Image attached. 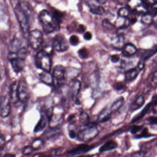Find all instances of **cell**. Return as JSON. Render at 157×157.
Returning <instances> with one entry per match:
<instances>
[{
  "mask_svg": "<svg viewBox=\"0 0 157 157\" xmlns=\"http://www.w3.org/2000/svg\"><path fill=\"white\" fill-rule=\"evenodd\" d=\"M153 17L149 13H144L141 17V21L142 23L146 25L151 24L153 21Z\"/></svg>",
  "mask_w": 157,
  "mask_h": 157,
  "instance_id": "obj_25",
  "label": "cell"
},
{
  "mask_svg": "<svg viewBox=\"0 0 157 157\" xmlns=\"http://www.w3.org/2000/svg\"><path fill=\"white\" fill-rule=\"evenodd\" d=\"M129 14V10L127 8H121L118 11V15L119 17L122 18H128Z\"/></svg>",
  "mask_w": 157,
  "mask_h": 157,
  "instance_id": "obj_30",
  "label": "cell"
},
{
  "mask_svg": "<svg viewBox=\"0 0 157 157\" xmlns=\"http://www.w3.org/2000/svg\"><path fill=\"white\" fill-rule=\"evenodd\" d=\"M33 151H34V150L32 147V146H27V147H26L24 148L22 153L24 155L27 156V155L32 154V152Z\"/></svg>",
  "mask_w": 157,
  "mask_h": 157,
  "instance_id": "obj_36",
  "label": "cell"
},
{
  "mask_svg": "<svg viewBox=\"0 0 157 157\" xmlns=\"http://www.w3.org/2000/svg\"><path fill=\"white\" fill-rule=\"evenodd\" d=\"M157 52V48L156 47L153 48L151 49H147L145 51L142 52L141 56H140V58L142 61H145V60L149 59L153 55L156 54Z\"/></svg>",
  "mask_w": 157,
  "mask_h": 157,
  "instance_id": "obj_22",
  "label": "cell"
},
{
  "mask_svg": "<svg viewBox=\"0 0 157 157\" xmlns=\"http://www.w3.org/2000/svg\"><path fill=\"white\" fill-rule=\"evenodd\" d=\"M110 60L112 63H117L120 60V56L117 55H113L110 58Z\"/></svg>",
  "mask_w": 157,
  "mask_h": 157,
  "instance_id": "obj_40",
  "label": "cell"
},
{
  "mask_svg": "<svg viewBox=\"0 0 157 157\" xmlns=\"http://www.w3.org/2000/svg\"><path fill=\"white\" fill-rule=\"evenodd\" d=\"M9 60L11 64L13 71L16 73H20L24 68L25 60L17 56L15 52H11L8 56Z\"/></svg>",
  "mask_w": 157,
  "mask_h": 157,
  "instance_id": "obj_8",
  "label": "cell"
},
{
  "mask_svg": "<svg viewBox=\"0 0 157 157\" xmlns=\"http://www.w3.org/2000/svg\"><path fill=\"white\" fill-rule=\"evenodd\" d=\"M151 105H152V104H151V102L148 103L145 106V107L143 108V110L140 112V113L136 115L132 118L131 122H132V123H135V122H137V121H138V120H139L140 119H141V118H143V117L145 116V115L148 113L149 110L150 108L151 107Z\"/></svg>",
  "mask_w": 157,
  "mask_h": 157,
  "instance_id": "obj_20",
  "label": "cell"
},
{
  "mask_svg": "<svg viewBox=\"0 0 157 157\" xmlns=\"http://www.w3.org/2000/svg\"><path fill=\"white\" fill-rule=\"evenodd\" d=\"M39 157H52V156H49V155H41Z\"/></svg>",
  "mask_w": 157,
  "mask_h": 157,
  "instance_id": "obj_52",
  "label": "cell"
},
{
  "mask_svg": "<svg viewBox=\"0 0 157 157\" xmlns=\"http://www.w3.org/2000/svg\"><path fill=\"white\" fill-rule=\"evenodd\" d=\"M18 97L19 101L25 103L29 98V90L25 81L21 79L18 82Z\"/></svg>",
  "mask_w": 157,
  "mask_h": 157,
  "instance_id": "obj_9",
  "label": "cell"
},
{
  "mask_svg": "<svg viewBox=\"0 0 157 157\" xmlns=\"http://www.w3.org/2000/svg\"><path fill=\"white\" fill-rule=\"evenodd\" d=\"M74 118H75V115H70L69 117L68 118V121L69 122H71V121L73 120Z\"/></svg>",
  "mask_w": 157,
  "mask_h": 157,
  "instance_id": "obj_48",
  "label": "cell"
},
{
  "mask_svg": "<svg viewBox=\"0 0 157 157\" xmlns=\"http://www.w3.org/2000/svg\"><path fill=\"white\" fill-rule=\"evenodd\" d=\"M35 63L38 68L43 71L50 72L51 68V62L50 56L44 50L39 51L35 58Z\"/></svg>",
  "mask_w": 157,
  "mask_h": 157,
  "instance_id": "obj_3",
  "label": "cell"
},
{
  "mask_svg": "<svg viewBox=\"0 0 157 157\" xmlns=\"http://www.w3.org/2000/svg\"><path fill=\"white\" fill-rule=\"evenodd\" d=\"M29 43L33 49L37 50L42 45L43 42V34L37 29L29 32Z\"/></svg>",
  "mask_w": 157,
  "mask_h": 157,
  "instance_id": "obj_7",
  "label": "cell"
},
{
  "mask_svg": "<svg viewBox=\"0 0 157 157\" xmlns=\"http://www.w3.org/2000/svg\"><path fill=\"white\" fill-rule=\"evenodd\" d=\"M124 101V97L122 96L119 97L116 101L114 102L113 103L110 109L111 112H116L123 105Z\"/></svg>",
  "mask_w": 157,
  "mask_h": 157,
  "instance_id": "obj_24",
  "label": "cell"
},
{
  "mask_svg": "<svg viewBox=\"0 0 157 157\" xmlns=\"http://www.w3.org/2000/svg\"><path fill=\"white\" fill-rule=\"evenodd\" d=\"M69 136L71 139H74L77 136L76 132L74 130H70L69 131Z\"/></svg>",
  "mask_w": 157,
  "mask_h": 157,
  "instance_id": "obj_44",
  "label": "cell"
},
{
  "mask_svg": "<svg viewBox=\"0 0 157 157\" xmlns=\"http://www.w3.org/2000/svg\"><path fill=\"white\" fill-rule=\"evenodd\" d=\"M18 82L15 81L12 84L10 89V99L13 103L19 101L18 97Z\"/></svg>",
  "mask_w": 157,
  "mask_h": 157,
  "instance_id": "obj_16",
  "label": "cell"
},
{
  "mask_svg": "<svg viewBox=\"0 0 157 157\" xmlns=\"http://www.w3.org/2000/svg\"><path fill=\"white\" fill-rule=\"evenodd\" d=\"M157 117H156L151 116L147 118V121L149 124L157 125Z\"/></svg>",
  "mask_w": 157,
  "mask_h": 157,
  "instance_id": "obj_39",
  "label": "cell"
},
{
  "mask_svg": "<svg viewBox=\"0 0 157 157\" xmlns=\"http://www.w3.org/2000/svg\"><path fill=\"white\" fill-rule=\"evenodd\" d=\"M69 42L71 45L76 46L79 43V39L77 36L72 35L70 38Z\"/></svg>",
  "mask_w": 157,
  "mask_h": 157,
  "instance_id": "obj_35",
  "label": "cell"
},
{
  "mask_svg": "<svg viewBox=\"0 0 157 157\" xmlns=\"http://www.w3.org/2000/svg\"><path fill=\"white\" fill-rule=\"evenodd\" d=\"M90 11L92 14L98 15H102L105 13L103 7L95 5H93L90 7Z\"/></svg>",
  "mask_w": 157,
  "mask_h": 157,
  "instance_id": "obj_23",
  "label": "cell"
},
{
  "mask_svg": "<svg viewBox=\"0 0 157 157\" xmlns=\"http://www.w3.org/2000/svg\"><path fill=\"white\" fill-rule=\"evenodd\" d=\"M11 105L10 99L5 96L0 97V116L6 117L10 113Z\"/></svg>",
  "mask_w": 157,
  "mask_h": 157,
  "instance_id": "obj_10",
  "label": "cell"
},
{
  "mask_svg": "<svg viewBox=\"0 0 157 157\" xmlns=\"http://www.w3.org/2000/svg\"><path fill=\"white\" fill-rule=\"evenodd\" d=\"M144 66H145V63H144V61H142V60H140L139 62L138 63L137 67L138 68L140 71L142 70L143 68H144Z\"/></svg>",
  "mask_w": 157,
  "mask_h": 157,
  "instance_id": "obj_43",
  "label": "cell"
},
{
  "mask_svg": "<svg viewBox=\"0 0 157 157\" xmlns=\"http://www.w3.org/2000/svg\"><path fill=\"white\" fill-rule=\"evenodd\" d=\"M83 38L86 41H90L92 38V34L90 32H86L83 35Z\"/></svg>",
  "mask_w": 157,
  "mask_h": 157,
  "instance_id": "obj_41",
  "label": "cell"
},
{
  "mask_svg": "<svg viewBox=\"0 0 157 157\" xmlns=\"http://www.w3.org/2000/svg\"><path fill=\"white\" fill-rule=\"evenodd\" d=\"M85 126H87V127L80 131L78 133L77 137L79 140L88 142L97 136L99 130L94 124L91 125L89 124Z\"/></svg>",
  "mask_w": 157,
  "mask_h": 157,
  "instance_id": "obj_4",
  "label": "cell"
},
{
  "mask_svg": "<svg viewBox=\"0 0 157 157\" xmlns=\"http://www.w3.org/2000/svg\"><path fill=\"white\" fill-rule=\"evenodd\" d=\"M51 128V130H48L49 131H47L46 134V136L48 139L53 138L54 137L58 134L59 131V130L57 128Z\"/></svg>",
  "mask_w": 157,
  "mask_h": 157,
  "instance_id": "obj_33",
  "label": "cell"
},
{
  "mask_svg": "<svg viewBox=\"0 0 157 157\" xmlns=\"http://www.w3.org/2000/svg\"><path fill=\"white\" fill-rule=\"evenodd\" d=\"M48 123H49V119L46 115L45 114L42 115L40 120L35 127L34 130L35 133H38L43 131L46 127Z\"/></svg>",
  "mask_w": 157,
  "mask_h": 157,
  "instance_id": "obj_13",
  "label": "cell"
},
{
  "mask_svg": "<svg viewBox=\"0 0 157 157\" xmlns=\"http://www.w3.org/2000/svg\"><path fill=\"white\" fill-rule=\"evenodd\" d=\"M70 87L71 92L72 96H75L78 94L80 90V82L78 80H73L71 82Z\"/></svg>",
  "mask_w": 157,
  "mask_h": 157,
  "instance_id": "obj_19",
  "label": "cell"
},
{
  "mask_svg": "<svg viewBox=\"0 0 157 157\" xmlns=\"http://www.w3.org/2000/svg\"><path fill=\"white\" fill-rule=\"evenodd\" d=\"M152 81L156 83L157 82V71H155L152 77Z\"/></svg>",
  "mask_w": 157,
  "mask_h": 157,
  "instance_id": "obj_47",
  "label": "cell"
},
{
  "mask_svg": "<svg viewBox=\"0 0 157 157\" xmlns=\"http://www.w3.org/2000/svg\"><path fill=\"white\" fill-rule=\"evenodd\" d=\"M111 115H112V112L110 109H107V108L103 109L98 115V121L101 123L108 122L111 119Z\"/></svg>",
  "mask_w": 157,
  "mask_h": 157,
  "instance_id": "obj_15",
  "label": "cell"
},
{
  "mask_svg": "<svg viewBox=\"0 0 157 157\" xmlns=\"http://www.w3.org/2000/svg\"><path fill=\"white\" fill-rule=\"evenodd\" d=\"M124 84H123L121 82L117 83L116 85H115V89L117 91L121 90L124 89Z\"/></svg>",
  "mask_w": 157,
  "mask_h": 157,
  "instance_id": "obj_42",
  "label": "cell"
},
{
  "mask_svg": "<svg viewBox=\"0 0 157 157\" xmlns=\"http://www.w3.org/2000/svg\"><path fill=\"white\" fill-rule=\"evenodd\" d=\"M94 155H82V156H78L76 157H93Z\"/></svg>",
  "mask_w": 157,
  "mask_h": 157,
  "instance_id": "obj_50",
  "label": "cell"
},
{
  "mask_svg": "<svg viewBox=\"0 0 157 157\" xmlns=\"http://www.w3.org/2000/svg\"><path fill=\"white\" fill-rule=\"evenodd\" d=\"M140 71H141L137 67L127 71L125 72L126 80L128 82L133 81L137 77Z\"/></svg>",
  "mask_w": 157,
  "mask_h": 157,
  "instance_id": "obj_14",
  "label": "cell"
},
{
  "mask_svg": "<svg viewBox=\"0 0 157 157\" xmlns=\"http://www.w3.org/2000/svg\"><path fill=\"white\" fill-rule=\"evenodd\" d=\"M54 84L57 87H62L66 81L67 71L63 66L58 65L55 67L53 75Z\"/></svg>",
  "mask_w": 157,
  "mask_h": 157,
  "instance_id": "obj_5",
  "label": "cell"
},
{
  "mask_svg": "<svg viewBox=\"0 0 157 157\" xmlns=\"http://www.w3.org/2000/svg\"><path fill=\"white\" fill-rule=\"evenodd\" d=\"M117 144L116 142L113 140H109L107 142H105L104 144L101 146L99 148V151L101 152H105V151H109L113 150L117 148Z\"/></svg>",
  "mask_w": 157,
  "mask_h": 157,
  "instance_id": "obj_18",
  "label": "cell"
},
{
  "mask_svg": "<svg viewBox=\"0 0 157 157\" xmlns=\"http://www.w3.org/2000/svg\"><path fill=\"white\" fill-rule=\"evenodd\" d=\"M52 48L57 52H65L68 49V42L64 35L58 34L53 39Z\"/></svg>",
  "mask_w": 157,
  "mask_h": 157,
  "instance_id": "obj_6",
  "label": "cell"
},
{
  "mask_svg": "<svg viewBox=\"0 0 157 157\" xmlns=\"http://www.w3.org/2000/svg\"><path fill=\"white\" fill-rule=\"evenodd\" d=\"M4 143H5V140L4 138L1 134H0V149L2 148V147L4 146Z\"/></svg>",
  "mask_w": 157,
  "mask_h": 157,
  "instance_id": "obj_46",
  "label": "cell"
},
{
  "mask_svg": "<svg viewBox=\"0 0 157 157\" xmlns=\"http://www.w3.org/2000/svg\"><path fill=\"white\" fill-rule=\"evenodd\" d=\"M40 78L41 81L48 85H52L54 84L53 78L49 72L43 71L40 74Z\"/></svg>",
  "mask_w": 157,
  "mask_h": 157,
  "instance_id": "obj_17",
  "label": "cell"
},
{
  "mask_svg": "<svg viewBox=\"0 0 157 157\" xmlns=\"http://www.w3.org/2000/svg\"><path fill=\"white\" fill-rule=\"evenodd\" d=\"M14 13L23 32L24 33H28L30 31V18L32 13L30 4L26 2H20L14 9Z\"/></svg>",
  "mask_w": 157,
  "mask_h": 157,
  "instance_id": "obj_1",
  "label": "cell"
},
{
  "mask_svg": "<svg viewBox=\"0 0 157 157\" xmlns=\"http://www.w3.org/2000/svg\"><path fill=\"white\" fill-rule=\"evenodd\" d=\"M154 136H156V135L149 134L148 132L147 128H145L140 135H137L135 136V138L136 139H140L142 138L150 137Z\"/></svg>",
  "mask_w": 157,
  "mask_h": 157,
  "instance_id": "obj_31",
  "label": "cell"
},
{
  "mask_svg": "<svg viewBox=\"0 0 157 157\" xmlns=\"http://www.w3.org/2000/svg\"><path fill=\"white\" fill-rule=\"evenodd\" d=\"M94 148V146H89L87 144H82L73 148L67 152L69 156L74 157L76 155L86 153Z\"/></svg>",
  "mask_w": 157,
  "mask_h": 157,
  "instance_id": "obj_11",
  "label": "cell"
},
{
  "mask_svg": "<svg viewBox=\"0 0 157 157\" xmlns=\"http://www.w3.org/2000/svg\"><path fill=\"white\" fill-rule=\"evenodd\" d=\"M79 120L81 123L84 126L90 124V117L88 114L85 112H82L80 115Z\"/></svg>",
  "mask_w": 157,
  "mask_h": 157,
  "instance_id": "obj_27",
  "label": "cell"
},
{
  "mask_svg": "<svg viewBox=\"0 0 157 157\" xmlns=\"http://www.w3.org/2000/svg\"><path fill=\"white\" fill-rule=\"evenodd\" d=\"M147 153L143 151H139L134 152L131 155V157H145Z\"/></svg>",
  "mask_w": 157,
  "mask_h": 157,
  "instance_id": "obj_38",
  "label": "cell"
},
{
  "mask_svg": "<svg viewBox=\"0 0 157 157\" xmlns=\"http://www.w3.org/2000/svg\"><path fill=\"white\" fill-rule=\"evenodd\" d=\"M144 103H145V99L144 97L142 95L138 96L131 105V111H135L139 109L144 105Z\"/></svg>",
  "mask_w": 157,
  "mask_h": 157,
  "instance_id": "obj_21",
  "label": "cell"
},
{
  "mask_svg": "<svg viewBox=\"0 0 157 157\" xmlns=\"http://www.w3.org/2000/svg\"><path fill=\"white\" fill-rule=\"evenodd\" d=\"M85 28L84 25H79L78 28V30H77V32L81 34L84 33L85 32Z\"/></svg>",
  "mask_w": 157,
  "mask_h": 157,
  "instance_id": "obj_45",
  "label": "cell"
},
{
  "mask_svg": "<svg viewBox=\"0 0 157 157\" xmlns=\"http://www.w3.org/2000/svg\"><path fill=\"white\" fill-rule=\"evenodd\" d=\"M124 36H122L117 35L113 41V44L116 47L120 48L121 47H123L124 42Z\"/></svg>",
  "mask_w": 157,
  "mask_h": 157,
  "instance_id": "obj_26",
  "label": "cell"
},
{
  "mask_svg": "<svg viewBox=\"0 0 157 157\" xmlns=\"http://www.w3.org/2000/svg\"><path fill=\"white\" fill-rule=\"evenodd\" d=\"M39 18L44 32L46 34L51 33L59 26L52 15L47 10H43L40 12Z\"/></svg>",
  "mask_w": 157,
  "mask_h": 157,
  "instance_id": "obj_2",
  "label": "cell"
},
{
  "mask_svg": "<svg viewBox=\"0 0 157 157\" xmlns=\"http://www.w3.org/2000/svg\"><path fill=\"white\" fill-rule=\"evenodd\" d=\"M137 48L133 44L128 43L125 44L122 47V53L124 56L129 57L136 54Z\"/></svg>",
  "mask_w": 157,
  "mask_h": 157,
  "instance_id": "obj_12",
  "label": "cell"
},
{
  "mask_svg": "<svg viewBox=\"0 0 157 157\" xmlns=\"http://www.w3.org/2000/svg\"><path fill=\"white\" fill-rule=\"evenodd\" d=\"M15 155L12 154H6L2 157H15Z\"/></svg>",
  "mask_w": 157,
  "mask_h": 157,
  "instance_id": "obj_49",
  "label": "cell"
},
{
  "mask_svg": "<svg viewBox=\"0 0 157 157\" xmlns=\"http://www.w3.org/2000/svg\"><path fill=\"white\" fill-rule=\"evenodd\" d=\"M96 2H99L100 4H104L106 2V1H96Z\"/></svg>",
  "mask_w": 157,
  "mask_h": 157,
  "instance_id": "obj_51",
  "label": "cell"
},
{
  "mask_svg": "<svg viewBox=\"0 0 157 157\" xmlns=\"http://www.w3.org/2000/svg\"><path fill=\"white\" fill-rule=\"evenodd\" d=\"M102 25L104 28L108 30H112L115 28V26L107 19H105L103 21Z\"/></svg>",
  "mask_w": 157,
  "mask_h": 157,
  "instance_id": "obj_32",
  "label": "cell"
},
{
  "mask_svg": "<svg viewBox=\"0 0 157 157\" xmlns=\"http://www.w3.org/2000/svg\"><path fill=\"white\" fill-rule=\"evenodd\" d=\"M78 54L80 57L82 59H86L89 57V53L86 48H82L78 51Z\"/></svg>",
  "mask_w": 157,
  "mask_h": 157,
  "instance_id": "obj_34",
  "label": "cell"
},
{
  "mask_svg": "<svg viewBox=\"0 0 157 157\" xmlns=\"http://www.w3.org/2000/svg\"><path fill=\"white\" fill-rule=\"evenodd\" d=\"M43 145H44V142L43 140L40 139H36L34 140L31 146L35 151L40 149L43 147Z\"/></svg>",
  "mask_w": 157,
  "mask_h": 157,
  "instance_id": "obj_29",
  "label": "cell"
},
{
  "mask_svg": "<svg viewBox=\"0 0 157 157\" xmlns=\"http://www.w3.org/2000/svg\"><path fill=\"white\" fill-rule=\"evenodd\" d=\"M142 126L134 125L131 127L130 130V133L133 135H135L142 129Z\"/></svg>",
  "mask_w": 157,
  "mask_h": 157,
  "instance_id": "obj_37",
  "label": "cell"
},
{
  "mask_svg": "<svg viewBox=\"0 0 157 157\" xmlns=\"http://www.w3.org/2000/svg\"><path fill=\"white\" fill-rule=\"evenodd\" d=\"M54 20L56 23L57 24L58 26L59 25V24L61 23V19L63 16V13L59 11H55L54 12V14L52 15Z\"/></svg>",
  "mask_w": 157,
  "mask_h": 157,
  "instance_id": "obj_28",
  "label": "cell"
}]
</instances>
